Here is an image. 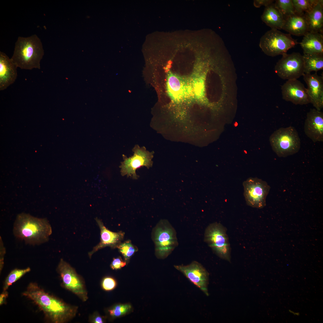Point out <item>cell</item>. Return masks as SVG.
<instances>
[{"mask_svg":"<svg viewBox=\"0 0 323 323\" xmlns=\"http://www.w3.org/2000/svg\"><path fill=\"white\" fill-rule=\"evenodd\" d=\"M22 295L33 301L45 317L54 323L66 322L75 312L73 307L47 293L35 283H30Z\"/></svg>","mask_w":323,"mask_h":323,"instance_id":"cell-1","label":"cell"},{"mask_svg":"<svg viewBox=\"0 0 323 323\" xmlns=\"http://www.w3.org/2000/svg\"><path fill=\"white\" fill-rule=\"evenodd\" d=\"M13 233L16 238L26 244L39 245L48 241L52 228L46 218H38L25 213L17 216L13 225Z\"/></svg>","mask_w":323,"mask_h":323,"instance_id":"cell-2","label":"cell"},{"mask_svg":"<svg viewBox=\"0 0 323 323\" xmlns=\"http://www.w3.org/2000/svg\"><path fill=\"white\" fill-rule=\"evenodd\" d=\"M44 54L41 40L34 34L28 37H18L11 59L17 67L22 69H40V61Z\"/></svg>","mask_w":323,"mask_h":323,"instance_id":"cell-3","label":"cell"},{"mask_svg":"<svg viewBox=\"0 0 323 323\" xmlns=\"http://www.w3.org/2000/svg\"><path fill=\"white\" fill-rule=\"evenodd\" d=\"M151 237L155 245V255L164 259L170 255L178 245L176 232L167 220H161L153 228Z\"/></svg>","mask_w":323,"mask_h":323,"instance_id":"cell-4","label":"cell"},{"mask_svg":"<svg viewBox=\"0 0 323 323\" xmlns=\"http://www.w3.org/2000/svg\"><path fill=\"white\" fill-rule=\"evenodd\" d=\"M273 150L279 157H285L298 152L301 140L293 127H281L275 131L270 138Z\"/></svg>","mask_w":323,"mask_h":323,"instance_id":"cell-5","label":"cell"},{"mask_svg":"<svg viewBox=\"0 0 323 323\" xmlns=\"http://www.w3.org/2000/svg\"><path fill=\"white\" fill-rule=\"evenodd\" d=\"M298 43L290 34L282 33L276 29H271L261 38L259 46L266 55L275 57L286 53L290 49Z\"/></svg>","mask_w":323,"mask_h":323,"instance_id":"cell-6","label":"cell"},{"mask_svg":"<svg viewBox=\"0 0 323 323\" xmlns=\"http://www.w3.org/2000/svg\"><path fill=\"white\" fill-rule=\"evenodd\" d=\"M226 231L220 223H211L205 229L204 241L219 257L230 261L231 249Z\"/></svg>","mask_w":323,"mask_h":323,"instance_id":"cell-7","label":"cell"},{"mask_svg":"<svg viewBox=\"0 0 323 323\" xmlns=\"http://www.w3.org/2000/svg\"><path fill=\"white\" fill-rule=\"evenodd\" d=\"M132 150L134 154L130 157L128 158L123 155L124 161L121 162L120 166V172L123 176L126 175L127 177L137 179L139 177L136 173L137 169L143 166L149 169L152 166L153 153L147 150L144 147H140L138 145L135 146Z\"/></svg>","mask_w":323,"mask_h":323,"instance_id":"cell-8","label":"cell"},{"mask_svg":"<svg viewBox=\"0 0 323 323\" xmlns=\"http://www.w3.org/2000/svg\"><path fill=\"white\" fill-rule=\"evenodd\" d=\"M277 63L275 71L283 80L298 79L304 74L303 55L299 53H285Z\"/></svg>","mask_w":323,"mask_h":323,"instance_id":"cell-9","label":"cell"},{"mask_svg":"<svg viewBox=\"0 0 323 323\" xmlns=\"http://www.w3.org/2000/svg\"><path fill=\"white\" fill-rule=\"evenodd\" d=\"M244 196L247 204L262 208L266 205V199L270 187L267 183L257 177H249L243 183Z\"/></svg>","mask_w":323,"mask_h":323,"instance_id":"cell-10","label":"cell"},{"mask_svg":"<svg viewBox=\"0 0 323 323\" xmlns=\"http://www.w3.org/2000/svg\"><path fill=\"white\" fill-rule=\"evenodd\" d=\"M174 267L206 296L209 295L208 285L209 274L201 264L196 261H193L187 265H174Z\"/></svg>","mask_w":323,"mask_h":323,"instance_id":"cell-11","label":"cell"},{"mask_svg":"<svg viewBox=\"0 0 323 323\" xmlns=\"http://www.w3.org/2000/svg\"><path fill=\"white\" fill-rule=\"evenodd\" d=\"M63 284L65 288L78 296L83 301L87 298L84 286L74 269L61 259L57 268Z\"/></svg>","mask_w":323,"mask_h":323,"instance_id":"cell-12","label":"cell"},{"mask_svg":"<svg viewBox=\"0 0 323 323\" xmlns=\"http://www.w3.org/2000/svg\"><path fill=\"white\" fill-rule=\"evenodd\" d=\"M283 99L295 105L311 103L307 89L298 79L287 80L281 86Z\"/></svg>","mask_w":323,"mask_h":323,"instance_id":"cell-13","label":"cell"},{"mask_svg":"<svg viewBox=\"0 0 323 323\" xmlns=\"http://www.w3.org/2000/svg\"><path fill=\"white\" fill-rule=\"evenodd\" d=\"M305 135L314 142L323 141V113L315 109L307 113L304 124Z\"/></svg>","mask_w":323,"mask_h":323,"instance_id":"cell-14","label":"cell"},{"mask_svg":"<svg viewBox=\"0 0 323 323\" xmlns=\"http://www.w3.org/2000/svg\"><path fill=\"white\" fill-rule=\"evenodd\" d=\"M303 79L307 86V88L311 103L318 110L323 107V77L316 72L304 74Z\"/></svg>","mask_w":323,"mask_h":323,"instance_id":"cell-15","label":"cell"},{"mask_svg":"<svg viewBox=\"0 0 323 323\" xmlns=\"http://www.w3.org/2000/svg\"><path fill=\"white\" fill-rule=\"evenodd\" d=\"M95 220L100 229V241L88 253L90 258L97 251L106 246L113 249L117 248L122 242L125 235V233L122 231L118 232L111 231L105 226L100 220L97 218Z\"/></svg>","mask_w":323,"mask_h":323,"instance_id":"cell-16","label":"cell"},{"mask_svg":"<svg viewBox=\"0 0 323 323\" xmlns=\"http://www.w3.org/2000/svg\"><path fill=\"white\" fill-rule=\"evenodd\" d=\"M11 58L0 52V90L6 89L15 81L17 76V68Z\"/></svg>","mask_w":323,"mask_h":323,"instance_id":"cell-17","label":"cell"},{"mask_svg":"<svg viewBox=\"0 0 323 323\" xmlns=\"http://www.w3.org/2000/svg\"><path fill=\"white\" fill-rule=\"evenodd\" d=\"M308 32L323 33V1L318 0L312 9L304 14Z\"/></svg>","mask_w":323,"mask_h":323,"instance_id":"cell-18","label":"cell"},{"mask_svg":"<svg viewBox=\"0 0 323 323\" xmlns=\"http://www.w3.org/2000/svg\"><path fill=\"white\" fill-rule=\"evenodd\" d=\"M285 23L282 29L290 34L304 36L308 32L307 24L304 14L297 13L284 17Z\"/></svg>","mask_w":323,"mask_h":323,"instance_id":"cell-19","label":"cell"},{"mask_svg":"<svg viewBox=\"0 0 323 323\" xmlns=\"http://www.w3.org/2000/svg\"><path fill=\"white\" fill-rule=\"evenodd\" d=\"M304 54H319L323 55V36L319 33L308 32L299 43Z\"/></svg>","mask_w":323,"mask_h":323,"instance_id":"cell-20","label":"cell"},{"mask_svg":"<svg viewBox=\"0 0 323 323\" xmlns=\"http://www.w3.org/2000/svg\"><path fill=\"white\" fill-rule=\"evenodd\" d=\"M261 18L271 29H282L285 22L284 16L273 3L265 7Z\"/></svg>","mask_w":323,"mask_h":323,"instance_id":"cell-21","label":"cell"},{"mask_svg":"<svg viewBox=\"0 0 323 323\" xmlns=\"http://www.w3.org/2000/svg\"><path fill=\"white\" fill-rule=\"evenodd\" d=\"M304 74L317 72L323 68V55L319 54H304L303 55Z\"/></svg>","mask_w":323,"mask_h":323,"instance_id":"cell-22","label":"cell"},{"mask_svg":"<svg viewBox=\"0 0 323 323\" xmlns=\"http://www.w3.org/2000/svg\"><path fill=\"white\" fill-rule=\"evenodd\" d=\"M167 87L170 96L176 100L181 99L185 91L182 81L177 76L171 74L168 77Z\"/></svg>","mask_w":323,"mask_h":323,"instance_id":"cell-23","label":"cell"},{"mask_svg":"<svg viewBox=\"0 0 323 323\" xmlns=\"http://www.w3.org/2000/svg\"><path fill=\"white\" fill-rule=\"evenodd\" d=\"M31 268L28 267L24 269L16 268L9 273L4 283L3 291H6L13 283L20 279L26 273L31 271Z\"/></svg>","mask_w":323,"mask_h":323,"instance_id":"cell-24","label":"cell"},{"mask_svg":"<svg viewBox=\"0 0 323 323\" xmlns=\"http://www.w3.org/2000/svg\"><path fill=\"white\" fill-rule=\"evenodd\" d=\"M318 0H292L296 13L303 15L310 11Z\"/></svg>","mask_w":323,"mask_h":323,"instance_id":"cell-25","label":"cell"},{"mask_svg":"<svg viewBox=\"0 0 323 323\" xmlns=\"http://www.w3.org/2000/svg\"><path fill=\"white\" fill-rule=\"evenodd\" d=\"M117 248L122 255L126 262L138 250V248L129 240L121 242Z\"/></svg>","mask_w":323,"mask_h":323,"instance_id":"cell-26","label":"cell"},{"mask_svg":"<svg viewBox=\"0 0 323 323\" xmlns=\"http://www.w3.org/2000/svg\"><path fill=\"white\" fill-rule=\"evenodd\" d=\"M274 4L284 17L296 13L292 0H277Z\"/></svg>","mask_w":323,"mask_h":323,"instance_id":"cell-27","label":"cell"},{"mask_svg":"<svg viewBox=\"0 0 323 323\" xmlns=\"http://www.w3.org/2000/svg\"><path fill=\"white\" fill-rule=\"evenodd\" d=\"M131 306L129 304L116 305L109 310L110 315L113 317H119L126 314L131 310Z\"/></svg>","mask_w":323,"mask_h":323,"instance_id":"cell-28","label":"cell"},{"mask_svg":"<svg viewBox=\"0 0 323 323\" xmlns=\"http://www.w3.org/2000/svg\"><path fill=\"white\" fill-rule=\"evenodd\" d=\"M194 89L197 96L199 97H204L205 93V82L203 78L196 79L194 82Z\"/></svg>","mask_w":323,"mask_h":323,"instance_id":"cell-29","label":"cell"},{"mask_svg":"<svg viewBox=\"0 0 323 323\" xmlns=\"http://www.w3.org/2000/svg\"><path fill=\"white\" fill-rule=\"evenodd\" d=\"M115 280L111 277H106L103 278L102 282L103 289L106 291H110L114 289L116 286Z\"/></svg>","mask_w":323,"mask_h":323,"instance_id":"cell-30","label":"cell"},{"mask_svg":"<svg viewBox=\"0 0 323 323\" xmlns=\"http://www.w3.org/2000/svg\"><path fill=\"white\" fill-rule=\"evenodd\" d=\"M126 264V262L124 261L120 256L113 258L110 266L113 270L120 269Z\"/></svg>","mask_w":323,"mask_h":323,"instance_id":"cell-31","label":"cell"},{"mask_svg":"<svg viewBox=\"0 0 323 323\" xmlns=\"http://www.w3.org/2000/svg\"><path fill=\"white\" fill-rule=\"evenodd\" d=\"M6 252L2 238L0 237V271H2L4 265V258Z\"/></svg>","mask_w":323,"mask_h":323,"instance_id":"cell-32","label":"cell"},{"mask_svg":"<svg viewBox=\"0 0 323 323\" xmlns=\"http://www.w3.org/2000/svg\"><path fill=\"white\" fill-rule=\"evenodd\" d=\"M275 1L273 0H256L254 1V4L255 7H259L262 6L265 7L273 3Z\"/></svg>","mask_w":323,"mask_h":323,"instance_id":"cell-33","label":"cell"},{"mask_svg":"<svg viewBox=\"0 0 323 323\" xmlns=\"http://www.w3.org/2000/svg\"><path fill=\"white\" fill-rule=\"evenodd\" d=\"M8 293L6 291H3V292L0 295V305H1L4 304L6 302V299L8 296Z\"/></svg>","mask_w":323,"mask_h":323,"instance_id":"cell-34","label":"cell"},{"mask_svg":"<svg viewBox=\"0 0 323 323\" xmlns=\"http://www.w3.org/2000/svg\"><path fill=\"white\" fill-rule=\"evenodd\" d=\"M93 322L95 323H102L103 322V319L100 316H97L93 319Z\"/></svg>","mask_w":323,"mask_h":323,"instance_id":"cell-35","label":"cell"},{"mask_svg":"<svg viewBox=\"0 0 323 323\" xmlns=\"http://www.w3.org/2000/svg\"><path fill=\"white\" fill-rule=\"evenodd\" d=\"M290 313L293 314L294 315L298 316L299 315V313H294V312H292L291 310H290Z\"/></svg>","mask_w":323,"mask_h":323,"instance_id":"cell-36","label":"cell"}]
</instances>
